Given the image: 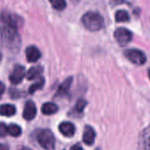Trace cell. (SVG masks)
<instances>
[{"label": "cell", "instance_id": "4fadbf2b", "mask_svg": "<svg viewBox=\"0 0 150 150\" xmlns=\"http://www.w3.org/2000/svg\"><path fill=\"white\" fill-rule=\"evenodd\" d=\"M42 72V67L40 65H36V66H33L31 67L26 73L27 79L28 81H32L35 79H37L40 75Z\"/></svg>", "mask_w": 150, "mask_h": 150}, {"label": "cell", "instance_id": "8fae6325", "mask_svg": "<svg viewBox=\"0 0 150 150\" xmlns=\"http://www.w3.org/2000/svg\"><path fill=\"white\" fill-rule=\"evenodd\" d=\"M95 139H96V132L95 130L89 126L87 125L84 129V132H83V141L85 144L91 146L94 144L95 142Z\"/></svg>", "mask_w": 150, "mask_h": 150}, {"label": "cell", "instance_id": "44dd1931", "mask_svg": "<svg viewBox=\"0 0 150 150\" xmlns=\"http://www.w3.org/2000/svg\"><path fill=\"white\" fill-rule=\"evenodd\" d=\"M8 133V128L5 123H0V137H5Z\"/></svg>", "mask_w": 150, "mask_h": 150}, {"label": "cell", "instance_id": "277c9868", "mask_svg": "<svg viewBox=\"0 0 150 150\" xmlns=\"http://www.w3.org/2000/svg\"><path fill=\"white\" fill-rule=\"evenodd\" d=\"M125 56L128 60L137 65H142L146 62V56L139 50H127L125 52Z\"/></svg>", "mask_w": 150, "mask_h": 150}, {"label": "cell", "instance_id": "2e32d148", "mask_svg": "<svg viewBox=\"0 0 150 150\" xmlns=\"http://www.w3.org/2000/svg\"><path fill=\"white\" fill-rule=\"evenodd\" d=\"M115 19L117 22H126L130 21V16L128 13L125 10H119L116 13Z\"/></svg>", "mask_w": 150, "mask_h": 150}, {"label": "cell", "instance_id": "603a6c76", "mask_svg": "<svg viewBox=\"0 0 150 150\" xmlns=\"http://www.w3.org/2000/svg\"><path fill=\"white\" fill-rule=\"evenodd\" d=\"M4 92H5V85L1 81H0V98L2 97Z\"/></svg>", "mask_w": 150, "mask_h": 150}, {"label": "cell", "instance_id": "d6986e66", "mask_svg": "<svg viewBox=\"0 0 150 150\" xmlns=\"http://www.w3.org/2000/svg\"><path fill=\"white\" fill-rule=\"evenodd\" d=\"M49 1L51 4V6H53V8L56 10H58V11L64 10L66 6L65 0H49Z\"/></svg>", "mask_w": 150, "mask_h": 150}, {"label": "cell", "instance_id": "7a4b0ae2", "mask_svg": "<svg viewBox=\"0 0 150 150\" xmlns=\"http://www.w3.org/2000/svg\"><path fill=\"white\" fill-rule=\"evenodd\" d=\"M81 21L84 27L89 31H98L102 29L104 22L103 17L99 13L95 12L86 13L83 15Z\"/></svg>", "mask_w": 150, "mask_h": 150}, {"label": "cell", "instance_id": "8992f818", "mask_svg": "<svg viewBox=\"0 0 150 150\" xmlns=\"http://www.w3.org/2000/svg\"><path fill=\"white\" fill-rule=\"evenodd\" d=\"M26 75V70H25V67L22 66V65H20V64H16L14 67H13V70L12 71V73L10 74V81L14 84V85H17L19 83H21L24 78V76Z\"/></svg>", "mask_w": 150, "mask_h": 150}, {"label": "cell", "instance_id": "7c38bea8", "mask_svg": "<svg viewBox=\"0 0 150 150\" xmlns=\"http://www.w3.org/2000/svg\"><path fill=\"white\" fill-rule=\"evenodd\" d=\"M72 83V77H68L58 88L57 91V96H64L69 92V89L71 86Z\"/></svg>", "mask_w": 150, "mask_h": 150}, {"label": "cell", "instance_id": "ba28073f", "mask_svg": "<svg viewBox=\"0 0 150 150\" xmlns=\"http://www.w3.org/2000/svg\"><path fill=\"white\" fill-rule=\"evenodd\" d=\"M36 107L34 102L28 101L26 103L25 107H24V111H23V117L26 120H32L35 118L36 115Z\"/></svg>", "mask_w": 150, "mask_h": 150}, {"label": "cell", "instance_id": "484cf974", "mask_svg": "<svg viewBox=\"0 0 150 150\" xmlns=\"http://www.w3.org/2000/svg\"><path fill=\"white\" fill-rule=\"evenodd\" d=\"M148 77H149V79H150V69H149V71H148Z\"/></svg>", "mask_w": 150, "mask_h": 150}, {"label": "cell", "instance_id": "30bf717a", "mask_svg": "<svg viewBox=\"0 0 150 150\" xmlns=\"http://www.w3.org/2000/svg\"><path fill=\"white\" fill-rule=\"evenodd\" d=\"M26 57L28 62L35 63L41 57V52L35 46H29L26 50Z\"/></svg>", "mask_w": 150, "mask_h": 150}, {"label": "cell", "instance_id": "d4e9b609", "mask_svg": "<svg viewBox=\"0 0 150 150\" xmlns=\"http://www.w3.org/2000/svg\"><path fill=\"white\" fill-rule=\"evenodd\" d=\"M20 150H31V149L28 148V147H22V148H21Z\"/></svg>", "mask_w": 150, "mask_h": 150}, {"label": "cell", "instance_id": "9c48e42d", "mask_svg": "<svg viewBox=\"0 0 150 150\" xmlns=\"http://www.w3.org/2000/svg\"><path fill=\"white\" fill-rule=\"evenodd\" d=\"M60 132L65 137H72L75 132V126L71 122H63L59 125Z\"/></svg>", "mask_w": 150, "mask_h": 150}, {"label": "cell", "instance_id": "5b68a950", "mask_svg": "<svg viewBox=\"0 0 150 150\" xmlns=\"http://www.w3.org/2000/svg\"><path fill=\"white\" fill-rule=\"evenodd\" d=\"M132 33L125 28H119L114 32V37L120 45H125L128 43L132 40Z\"/></svg>", "mask_w": 150, "mask_h": 150}, {"label": "cell", "instance_id": "5bb4252c", "mask_svg": "<svg viewBox=\"0 0 150 150\" xmlns=\"http://www.w3.org/2000/svg\"><path fill=\"white\" fill-rule=\"evenodd\" d=\"M16 113V108L12 104H3L0 106V115L5 117H12Z\"/></svg>", "mask_w": 150, "mask_h": 150}, {"label": "cell", "instance_id": "6da1fadb", "mask_svg": "<svg viewBox=\"0 0 150 150\" xmlns=\"http://www.w3.org/2000/svg\"><path fill=\"white\" fill-rule=\"evenodd\" d=\"M22 24V20L14 14L4 12L0 16V38L2 45L13 51H17L21 45V37L18 28Z\"/></svg>", "mask_w": 150, "mask_h": 150}, {"label": "cell", "instance_id": "4316f807", "mask_svg": "<svg viewBox=\"0 0 150 150\" xmlns=\"http://www.w3.org/2000/svg\"><path fill=\"white\" fill-rule=\"evenodd\" d=\"M2 60V55H1V53H0V61Z\"/></svg>", "mask_w": 150, "mask_h": 150}, {"label": "cell", "instance_id": "52a82bcc", "mask_svg": "<svg viewBox=\"0 0 150 150\" xmlns=\"http://www.w3.org/2000/svg\"><path fill=\"white\" fill-rule=\"evenodd\" d=\"M138 148L139 150H150V125L141 132Z\"/></svg>", "mask_w": 150, "mask_h": 150}, {"label": "cell", "instance_id": "cb8c5ba5", "mask_svg": "<svg viewBox=\"0 0 150 150\" xmlns=\"http://www.w3.org/2000/svg\"><path fill=\"white\" fill-rule=\"evenodd\" d=\"M0 150H9V147L4 144H0Z\"/></svg>", "mask_w": 150, "mask_h": 150}, {"label": "cell", "instance_id": "3957f363", "mask_svg": "<svg viewBox=\"0 0 150 150\" xmlns=\"http://www.w3.org/2000/svg\"><path fill=\"white\" fill-rule=\"evenodd\" d=\"M37 140L45 150H53L55 147V137L51 131L46 129L41 131L37 135Z\"/></svg>", "mask_w": 150, "mask_h": 150}, {"label": "cell", "instance_id": "ac0fdd59", "mask_svg": "<svg viewBox=\"0 0 150 150\" xmlns=\"http://www.w3.org/2000/svg\"><path fill=\"white\" fill-rule=\"evenodd\" d=\"M7 128L8 133L13 137H19L21 134V128L15 124H11L9 126H7Z\"/></svg>", "mask_w": 150, "mask_h": 150}, {"label": "cell", "instance_id": "7402d4cb", "mask_svg": "<svg viewBox=\"0 0 150 150\" xmlns=\"http://www.w3.org/2000/svg\"><path fill=\"white\" fill-rule=\"evenodd\" d=\"M70 150H84V149L82 148V146H81V145H78V144H76V145L72 146L70 148Z\"/></svg>", "mask_w": 150, "mask_h": 150}, {"label": "cell", "instance_id": "ffe728a7", "mask_svg": "<svg viewBox=\"0 0 150 150\" xmlns=\"http://www.w3.org/2000/svg\"><path fill=\"white\" fill-rule=\"evenodd\" d=\"M86 106H87V102L85 100H82V99L79 100L74 106V111L77 114H81V113H82V111Z\"/></svg>", "mask_w": 150, "mask_h": 150}, {"label": "cell", "instance_id": "e0dca14e", "mask_svg": "<svg viewBox=\"0 0 150 150\" xmlns=\"http://www.w3.org/2000/svg\"><path fill=\"white\" fill-rule=\"evenodd\" d=\"M43 86H44V79L43 78H40L35 83H34V84H32L30 86V88H28V93L29 94H34L37 90L41 89Z\"/></svg>", "mask_w": 150, "mask_h": 150}, {"label": "cell", "instance_id": "9a60e30c", "mask_svg": "<svg viewBox=\"0 0 150 150\" xmlns=\"http://www.w3.org/2000/svg\"><path fill=\"white\" fill-rule=\"evenodd\" d=\"M58 110V107L53 103H46L42 107V112L44 115H53Z\"/></svg>", "mask_w": 150, "mask_h": 150}]
</instances>
